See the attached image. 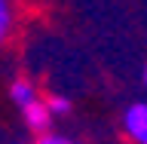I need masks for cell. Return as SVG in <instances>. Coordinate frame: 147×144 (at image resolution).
Returning <instances> with one entry per match:
<instances>
[{
	"mask_svg": "<svg viewBox=\"0 0 147 144\" xmlns=\"http://www.w3.org/2000/svg\"><path fill=\"white\" fill-rule=\"evenodd\" d=\"M9 98H12V104L22 110V107H28V104H34V101L40 98V92H37L34 80H28V77H16V80L9 83Z\"/></svg>",
	"mask_w": 147,
	"mask_h": 144,
	"instance_id": "obj_3",
	"label": "cell"
},
{
	"mask_svg": "<svg viewBox=\"0 0 147 144\" xmlns=\"http://www.w3.org/2000/svg\"><path fill=\"white\" fill-rule=\"evenodd\" d=\"M16 144H28V141H16Z\"/></svg>",
	"mask_w": 147,
	"mask_h": 144,
	"instance_id": "obj_8",
	"label": "cell"
},
{
	"mask_svg": "<svg viewBox=\"0 0 147 144\" xmlns=\"http://www.w3.org/2000/svg\"><path fill=\"white\" fill-rule=\"evenodd\" d=\"M34 144H80V141L71 138V135H61V132H55V129H49V132H43V135H37Z\"/></svg>",
	"mask_w": 147,
	"mask_h": 144,
	"instance_id": "obj_6",
	"label": "cell"
},
{
	"mask_svg": "<svg viewBox=\"0 0 147 144\" xmlns=\"http://www.w3.org/2000/svg\"><path fill=\"white\" fill-rule=\"evenodd\" d=\"M43 104H46V110H49V117H67L74 110V104H71V98L67 95H46L43 98Z\"/></svg>",
	"mask_w": 147,
	"mask_h": 144,
	"instance_id": "obj_5",
	"label": "cell"
},
{
	"mask_svg": "<svg viewBox=\"0 0 147 144\" xmlns=\"http://www.w3.org/2000/svg\"><path fill=\"white\" fill-rule=\"evenodd\" d=\"M22 120H25V126L31 129L34 135H43V132H49V129H52V117H49V110H46L43 98H37L34 104L22 107Z\"/></svg>",
	"mask_w": 147,
	"mask_h": 144,
	"instance_id": "obj_2",
	"label": "cell"
},
{
	"mask_svg": "<svg viewBox=\"0 0 147 144\" xmlns=\"http://www.w3.org/2000/svg\"><path fill=\"white\" fill-rule=\"evenodd\" d=\"M123 132L129 141L135 144H147V101H132L123 110Z\"/></svg>",
	"mask_w": 147,
	"mask_h": 144,
	"instance_id": "obj_1",
	"label": "cell"
},
{
	"mask_svg": "<svg viewBox=\"0 0 147 144\" xmlns=\"http://www.w3.org/2000/svg\"><path fill=\"white\" fill-rule=\"evenodd\" d=\"M144 86H147V64H144Z\"/></svg>",
	"mask_w": 147,
	"mask_h": 144,
	"instance_id": "obj_7",
	"label": "cell"
},
{
	"mask_svg": "<svg viewBox=\"0 0 147 144\" xmlns=\"http://www.w3.org/2000/svg\"><path fill=\"white\" fill-rule=\"evenodd\" d=\"M16 34V6L12 0H0V49L12 40Z\"/></svg>",
	"mask_w": 147,
	"mask_h": 144,
	"instance_id": "obj_4",
	"label": "cell"
}]
</instances>
